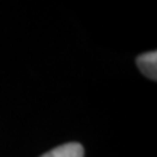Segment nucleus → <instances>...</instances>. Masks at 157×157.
Listing matches in <instances>:
<instances>
[{
  "label": "nucleus",
  "mask_w": 157,
  "mask_h": 157,
  "mask_svg": "<svg viewBox=\"0 0 157 157\" xmlns=\"http://www.w3.org/2000/svg\"><path fill=\"white\" fill-rule=\"evenodd\" d=\"M41 157H84V150L78 143H67L47 151Z\"/></svg>",
  "instance_id": "nucleus-2"
},
{
  "label": "nucleus",
  "mask_w": 157,
  "mask_h": 157,
  "mask_svg": "<svg viewBox=\"0 0 157 157\" xmlns=\"http://www.w3.org/2000/svg\"><path fill=\"white\" fill-rule=\"evenodd\" d=\"M137 66L140 68V71L146 77L156 80L157 78V52L156 51H150V52H144L141 56L137 57Z\"/></svg>",
  "instance_id": "nucleus-1"
}]
</instances>
